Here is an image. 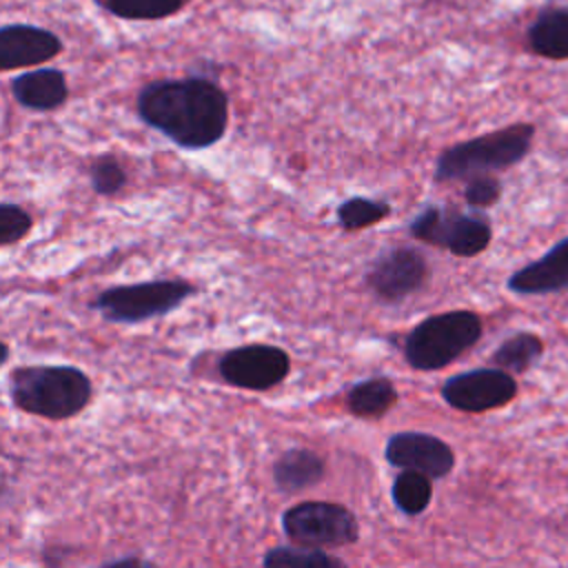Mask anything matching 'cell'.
Wrapping results in <instances>:
<instances>
[{
  "mask_svg": "<svg viewBox=\"0 0 568 568\" xmlns=\"http://www.w3.org/2000/svg\"><path fill=\"white\" fill-rule=\"evenodd\" d=\"M138 118L184 151L217 144L229 126V98L206 75L151 80L138 91Z\"/></svg>",
  "mask_w": 568,
  "mask_h": 568,
  "instance_id": "6da1fadb",
  "label": "cell"
},
{
  "mask_svg": "<svg viewBox=\"0 0 568 568\" xmlns=\"http://www.w3.org/2000/svg\"><path fill=\"white\" fill-rule=\"evenodd\" d=\"M9 397L16 408L44 419H69L93 397L89 375L67 364L18 366L9 373Z\"/></svg>",
  "mask_w": 568,
  "mask_h": 568,
  "instance_id": "7a4b0ae2",
  "label": "cell"
},
{
  "mask_svg": "<svg viewBox=\"0 0 568 568\" xmlns=\"http://www.w3.org/2000/svg\"><path fill=\"white\" fill-rule=\"evenodd\" d=\"M535 124L515 122L484 135L450 144L442 149L435 160V182H457L470 180L484 173L506 171L519 164L532 149Z\"/></svg>",
  "mask_w": 568,
  "mask_h": 568,
  "instance_id": "3957f363",
  "label": "cell"
},
{
  "mask_svg": "<svg viewBox=\"0 0 568 568\" xmlns=\"http://www.w3.org/2000/svg\"><path fill=\"white\" fill-rule=\"evenodd\" d=\"M484 333L475 311L453 308L428 315L404 337V359L415 371H439L470 351Z\"/></svg>",
  "mask_w": 568,
  "mask_h": 568,
  "instance_id": "277c9868",
  "label": "cell"
},
{
  "mask_svg": "<svg viewBox=\"0 0 568 568\" xmlns=\"http://www.w3.org/2000/svg\"><path fill=\"white\" fill-rule=\"evenodd\" d=\"M191 295L195 286L186 280H149L109 286L91 300V308L111 324H140L173 313Z\"/></svg>",
  "mask_w": 568,
  "mask_h": 568,
  "instance_id": "5b68a950",
  "label": "cell"
},
{
  "mask_svg": "<svg viewBox=\"0 0 568 568\" xmlns=\"http://www.w3.org/2000/svg\"><path fill=\"white\" fill-rule=\"evenodd\" d=\"M410 235L424 244L446 248L457 257H475L490 246L493 226L481 211L428 204L408 226Z\"/></svg>",
  "mask_w": 568,
  "mask_h": 568,
  "instance_id": "8992f818",
  "label": "cell"
},
{
  "mask_svg": "<svg viewBox=\"0 0 568 568\" xmlns=\"http://www.w3.org/2000/svg\"><path fill=\"white\" fill-rule=\"evenodd\" d=\"M282 528L291 541L306 548L348 546L359 537L355 515L333 501H300L282 515Z\"/></svg>",
  "mask_w": 568,
  "mask_h": 568,
  "instance_id": "52a82bcc",
  "label": "cell"
},
{
  "mask_svg": "<svg viewBox=\"0 0 568 568\" xmlns=\"http://www.w3.org/2000/svg\"><path fill=\"white\" fill-rule=\"evenodd\" d=\"M430 275L426 255L408 244L388 246L366 266L364 284L384 304H402L424 288Z\"/></svg>",
  "mask_w": 568,
  "mask_h": 568,
  "instance_id": "ba28073f",
  "label": "cell"
},
{
  "mask_svg": "<svg viewBox=\"0 0 568 568\" xmlns=\"http://www.w3.org/2000/svg\"><path fill=\"white\" fill-rule=\"evenodd\" d=\"M220 377L244 390H268L291 373V357L275 344H242L217 359Z\"/></svg>",
  "mask_w": 568,
  "mask_h": 568,
  "instance_id": "9c48e42d",
  "label": "cell"
},
{
  "mask_svg": "<svg viewBox=\"0 0 568 568\" xmlns=\"http://www.w3.org/2000/svg\"><path fill=\"white\" fill-rule=\"evenodd\" d=\"M442 399L462 413H486L510 404L517 395V382L510 373L484 366L448 377L442 384Z\"/></svg>",
  "mask_w": 568,
  "mask_h": 568,
  "instance_id": "30bf717a",
  "label": "cell"
},
{
  "mask_svg": "<svg viewBox=\"0 0 568 568\" xmlns=\"http://www.w3.org/2000/svg\"><path fill=\"white\" fill-rule=\"evenodd\" d=\"M384 457L395 468L417 470L430 479L446 477L455 466L453 448L444 439L422 430H402L390 435Z\"/></svg>",
  "mask_w": 568,
  "mask_h": 568,
  "instance_id": "8fae6325",
  "label": "cell"
},
{
  "mask_svg": "<svg viewBox=\"0 0 568 568\" xmlns=\"http://www.w3.org/2000/svg\"><path fill=\"white\" fill-rule=\"evenodd\" d=\"M62 53V40L38 24L9 22L0 27V69H27L49 62Z\"/></svg>",
  "mask_w": 568,
  "mask_h": 568,
  "instance_id": "7c38bea8",
  "label": "cell"
},
{
  "mask_svg": "<svg viewBox=\"0 0 568 568\" xmlns=\"http://www.w3.org/2000/svg\"><path fill=\"white\" fill-rule=\"evenodd\" d=\"M506 288L515 295H552L568 291V235L557 240L544 255L513 271Z\"/></svg>",
  "mask_w": 568,
  "mask_h": 568,
  "instance_id": "4fadbf2b",
  "label": "cell"
},
{
  "mask_svg": "<svg viewBox=\"0 0 568 568\" xmlns=\"http://www.w3.org/2000/svg\"><path fill=\"white\" fill-rule=\"evenodd\" d=\"M9 91L22 109H29L36 113L55 111L69 100L67 75L55 67H38V69L18 73L9 82Z\"/></svg>",
  "mask_w": 568,
  "mask_h": 568,
  "instance_id": "5bb4252c",
  "label": "cell"
},
{
  "mask_svg": "<svg viewBox=\"0 0 568 568\" xmlns=\"http://www.w3.org/2000/svg\"><path fill=\"white\" fill-rule=\"evenodd\" d=\"M528 49L546 60H568V7L548 4L526 29Z\"/></svg>",
  "mask_w": 568,
  "mask_h": 568,
  "instance_id": "9a60e30c",
  "label": "cell"
},
{
  "mask_svg": "<svg viewBox=\"0 0 568 568\" xmlns=\"http://www.w3.org/2000/svg\"><path fill=\"white\" fill-rule=\"evenodd\" d=\"M326 462L311 448H288L273 464V481L280 493H302L322 481Z\"/></svg>",
  "mask_w": 568,
  "mask_h": 568,
  "instance_id": "2e32d148",
  "label": "cell"
},
{
  "mask_svg": "<svg viewBox=\"0 0 568 568\" xmlns=\"http://www.w3.org/2000/svg\"><path fill=\"white\" fill-rule=\"evenodd\" d=\"M346 408L357 417H382L397 404V388L388 377H368L346 390Z\"/></svg>",
  "mask_w": 568,
  "mask_h": 568,
  "instance_id": "e0dca14e",
  "label": "cell"
},
{
  "mask_svg": "<svg viewBox=\"0 0 568 568\" xmlns=\"http://www.w3.org/2000/svg\"><path fill=\"white\" fill-rule=\"evenodd\" d=\"M544 355V339L530 331L508 335L490 355V364L510 375L528 373Z\"/></svg>",
  "mask_w": 568,
  "mask_h": 568,
  "instance_id": "ac0fdd59",
  "label": "cell"
},
{
  "mask_svg": "<svg viewBox=\"0 0 568 568\" xmlns=\"http://www.w3.org/2000/svg\"><path fill=\"white\" fill-rule=\"evenodd\" d=\"M191 0H93L95 7L120 20H166L180 13Z\"/></svg>",
  "mask_w": 568,
  "mask_h": 568,
  "instance_id": "d6986e66",
  "label": "cell"
},
{
  "mask_svg": "<svg viewBox=\"0 0 568 568\" xmlns=\"http://www.w3.org/2000/svg\"><path fill=\"white\" fill-rule=\"evenodd\" d=\"M390 497L399 513L415 517L422 515L433 497V479L417 470H402L390 486Z\"/></svg>",
  "mask_w": 568,
  "mask_h": 568,
  "instance_id": "ffe728a7",
  "label": "cell"
},
{
  "mask_svg": "<svg viewBox=\"0 0 568 568\" xmlns=\"http://www.w3.org/2000/svg\"><path fill=\"white\" fill-rule=\"evenodd\" d=\"M262 568H346V564L322 548L275 546L266 550Z\"/></svg>",
  "mask_w": 568,
  "mask_h": 568,
  "instance_id": "44dd1931",
  "label": "cell"
},
{
  "mask_svg": "<svg viewBox=\"0 0 568 568\" xmlns=\"http://www.w3.org/2000/svg\"><path fill=\"white\" fill-rule=\"evenodd\" d=\"M390 213V204L384 200H375V197H364V195H353L346 197L337 211V224L344 231H362L368 226L379 224L384 217H388Z\"/></svg>",
  "mask_w": 568,
  "mask_h": 568,
  "instance_id": "7402d4cb",
  "label": "cell"
},
{
  "mask_svg": "<svg viewBox=\"0 0 568 568\" xmlns=\"http://www.w3.org/2000/svg\"><path fill=\"white\" fill-rule=\"evenodd\" d=\"M91 189L102 197L118 195L126 184V171L113 155H100L89 164Z\"/></svg>",
  "mask_w": 568,
  "mask_h": 568,
  "instance_id": "603a6c76",
  "label": "cell"
},
{
  "mask_svg": "<svg viewBox=\"0 0 568 568\" xmlns=\"http://www.w3.org/2000/svg\"><path fill=\"white\" fill-rule=\"evenodd\" d=\"M504 193V184L495 173H484L466 180L464 186V200L470 211H486L499 202Z\"/></svg>",
  "mask_w": 568,
  "mask_h": 568,
  "instance_id": "cb8c5ba5",
  "label": "cell"
},
{
  "mask_svg": "<svg viewBox=\"0 0 568 568\" xmlns=\"http://www.w3.org/2000/svg\"><path fill=\"white\" fill-rule=\"evenodd\" d=\"M33 229V217L20 204L0 202V244L11 246L29 235Z\"/></svg>",
  "mask_w": 568,
  "mask_h": 568,
  "instance_id": "d4e9b609",
  "label": "cell"
},
{
  "mask_svg": "<svg viewBox=\"0 0 568 568\" xmlns=\"http://www.w3.org/2000/svg\"><path fill=\"white\" fill-rule=\"evenodd\" d=\"M100 568H151V564L138 555H126V557L111 559V561L102 564Z\"/></svg>",
  "mask_w": 568,
  "mask_h": 568,
  "instance_id": "484cf974",
  "label": "cell"
},
{
  "mask_svg": "<svg viewBox=\"0 0 568 568\" xmlns=\"http://www.w3.org/2000/svg\"><path fill=\"white\" fill-rule=\"evenodd\" d=\"M7 357H9V346H7V344H2V364L7 362Z\"/></svg>",
  "mask_w": 568,
  "mask_h": 568,
  "instance_id": "4316f807",
  "label": "cell"
}]
</instances>
